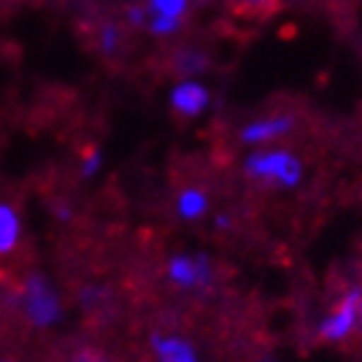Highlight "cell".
<instances>
[{
    "mask_svg": "<svg viewBox=\"0 0 362 362\" xmlns=\"http://www.w3.org/2000/svg\"><path fill=\"white\" fill-rule=\"evenodd\" d=\"M243 174L267 187L295 189L303 181V160L287 148H257L243 158Z\"/></svg>",
    "mask_w": 362,
    "mask_h": 362,
    "instance_id": "cell-1",
    "label": "cell"
},
{
    "mask_svg": "<svg viewBox=\"0 0 362 362\" xmlns=\"http://www.w3.org/2000/svg\"><path fill=\"white\" fill-rule=\"evenodd\" d=\"M21 305L26 321L31 326H37V329L54 326L62 316V303L45 274H31V277H26Z\"/></svg>",
    "mask_w": 362,
    "mask_h": 362,
    "instance_id": "cell-2",
    "label": "cell"
},
{
    "mask_svg": "<svg viewBox=\"0 0 362 362\" xmlns=\"http://www.w3.org/2000/svg\"><path fill=\"white\" fill-rule=\"evenodd\" d=\"M360 287H352L347 293L341 295L339 303L329 310L326 321L321 324V339L324 341H344L352 337V332L357 329V313H360Z\"/></svg>",
    "mask_w": 362,
    "mask_h": 362,
    "instance_id": "cell-3",
    "label": "cell"
},
{
    "mask_svg": "<svg viewBox=\"0 0 362 362\" xmlns=\"http://www.w3.org/2000/svg\"><path fill=\"white\" fill-rule=\"evenodd\" d=\"M295 129V117L293 114H264L257 119L246 122L238 129V140L251 148H267L269 143H277L282 137H287Z\"/></svg>",
    "mask_w": 362,
    "mask_h": 362,
    "instance_id": "cell-4",
    "label": "cell"
},
{
    "mask_svg": "<svg viewBox=\"0 0 362 362\" xmlns=\"http://www.w3.org/2000/svg\"><path fill=\"white\" fill-rule=\"evenodd\" d=\"M210 101H212L210 88L202 81H197V78H181L168 90V106L179 117H184V119H194V117L204 114Z\"/></svg>",
    "mask_w": 362,
    "mask_h": 362,
    "instance_id": "cell-5",
    "label": "cell"
},
{
    "mask_svg": "<svg viewBox=\"0 0 362 362\" xmlns=\"http://www.w3.org/2000/svg\"><path fill=\"white\" fill-rule=\"evenodd\" d=\"M168 277L179 287H197L207 279V259L204 257H187L176 254L168 262Z\"/></svg>",
    "mask_w": 362,
    "mask_h": 362,
    "instance_id": "cell-6",
    "label": "cell"
},
{
    "mask_svg": "<svg viewBox=\"0 0 362 362\" xmlns=\"http://www.w3.org/2000/svg\"><path fill=\"white\" fill-rule=\"evenodd\" d=\"M21 215L11 202H0V257H8L21 243Z\"/></svg>",
    "mask_w": 362,
    "mask_h": 362,
    "instance_id": "cell-7",
    "label": "cell"
},
{
    "mask_svg": "<svg viewBox=\"0 0 362 362\" xmlns=\"http://www.w3.org/2000/svg\"><path fill=\"white\" fill-rule=\"evenodd\" d=\"M153 349L158 362H197L194 347L179 337H153Z\"/></svg>",
    "mask_w": 362,
    "mask_h": 362,
    "instance_id": "cell-8",
    "label": "cell"
},
{
    "mask_svg": "<svg viewBox=\"0 0 362 362\" xmlns=\"http://www.w3.org/2000/svg\"><path fill=\"white\" fill-rule=\"evenodd\" d=\"M207 207H210V197L199 187H184L176 197V212L184 220H199L202 215H207Z\"/></svg>",
    "mask_w": 362,
    "mask_h": 362,
    "instance_id": "cell-9",
    "label": "cell"
},
{
    "mask_svg": "<svg viewBox=\"0 0 362 362\" xmlns=\"http://www.w3.org/2000/svg\"><path fill=\"white\" fill-rule=\"evenodd\" d=\"M176 73H181V78H197L199 73L210 68V60H207V54L202 49H197V47H184L176 52V62H174Z\"/></svg>",
    "mask_w": 362,
    "mask_h": 362,
    "instance_id": "cell-10",
    "label": "cell"
},
{
    "mask_svg": "<svg viewBox=\"0 0 362 362\" xmlns=\"http://www.w3.org/2000/svg\"><path fill=\"white\" fill-rule=\"evenodd\" d=\"M189 6H192V0H145L148 13L163 16V18H171V21L179 23H184V18H187Z\"/></svg>",
    "mask_w": 362,
    "mask_h": 362,
    "instance_id": "cell-11",
    "label": "cell"
},
{
    "mask_svg": "<svg viewBox=\"0 0 362 362\" xmlns=\"http://www.w3.org/2000/svg\"><path fill=\"white\" fill-rule=\"evenodd\" d=\"M122 47V26L117 21H104L98 26V52L104 57H114Z\"/></svg>",
    "mask_w": 362,
    "mask_h": 362,
    "instance_id": "cell-12",
    "label": "cell"
},
{
    "mask_svg": "<svg viewBox=\"0 0 362 362\" xmlns=\"http://www.w3.org/2000/svg\"><path fill=\"white\" fill-rule=\"evenodd\" d=\"M181 26H184V23L171 21V18H163V16H153V13H148V21H145V31L156 39L174 37V34H179L181 31Z\"/></svg>",
    "mask_w": 362,
    "mask_h": 362,
    "instance_id": "cell-13",
    "label": "cell"
},
{
    "mask_svg": "<svg viewBox=\"0 0 362 362\" xmlns=\"http://www.w3.org/2000/svg\"><path fill=\"white\" fill-rule=\"evenodd\" d=\"M101 166H104V156H101V151H98V148H88V151L83 153L81 176H83V179H90V176H96L98 171H101Z\"/></svg>",
    "mask_w": 362,
    "mask_h": 362,
    "instance_id": "cell-14",
    "label": "cell"
},
{
    "mask_svg": "<svg viewBox=\"0 0 362 362\" xmlns=\"http://www.w3.org/2000/svg\"><path fill=\"white\" fill-rule=\"evenodd\" d=\"M124 18H127L129 26H135V29L143 26L145 29V21H148V8L140 6V3H129V6L124 8Z\"/></svg>",
    "mask_w": 362,
    "mask_h": 362,
    "instance_id": "cell-15",
    "label": "cell"
},
{
    "mask_svg": "<svg viewBox=\"0 0 362 362\" xmlns=\"http://www.w3.org/2000/svg\"><path fill=\"white\" fill-rule=\"evenodd\" d=\"M230 3L241 11H267L272 0H230Z\"/></svg>",
    "mask_w": 362,
    "mask_h": 362,
    "instance_id": "cell-16",
    "label": "cell"
},
{
    "mask_svg": "<svg viewBox=\"0 0 362 362\" xmlns=\"http://www.w3.org/2000/svg\"><path fill=\"white\" fill-rule=\"evenodd\" d=\"M68 362H106V360L98 355V352H93V349H81V352H76Z\"/></svg>",
    "mask_w": 362,
    "mask_h": 362,
    "instance_id": "cell-17",
    "label": "cell"
},
{
    "mask_svg": "<svg viewBox=\"0 0 362 362\" xmlns=\"http://www.w3.org/2000/svg\"><path fill=\"white\" fill-rule=\"evenodd\" d=\"M54 212L60 220H70V207H54Z\"/></svg>",
    "mask_w": 362,
    "mask_h": 362,
    "instance_id": "cell-18",
    "label": "cell"
},
{
    "mask_svg": "<svg viewBox=\"0 0 362 362\" xmlns=\"http://www.w3.org/2000/svg\"><path fill=\"white\" fill-rule=\"evenodd\" d=\"M357 326L362 329V293H360V313H357Z\"/></svg>",
    "mask_w": 362,
    "mask_h": 362,
    "instance_id": "cell-19",
    "label": "cell"
},
{
    "mask_svg": "<svg viewBox=\"0 0 362 362\" xmlns=\"http://www.w3.org/2000/svg\"><path fill=\"white\" fill-rule=\"evenodd\" d=\"M0 362H11V360H0Z\"/></svg>",
    "mask_w": 362,
    "mask_h": 362,
    "instance_id": "cell-20",
    "label": "cell"
}]
</instances>
